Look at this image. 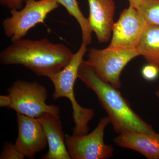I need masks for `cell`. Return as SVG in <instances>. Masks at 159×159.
Returning <instances> with one entry per match:
<instances>
[{
	"label": "cell",
	"mask_w": 159,
	"mask_h": 159,
	"mask_svg": "<svg viewBox=\"0 0 159 159\" xmlns=\"http://www.w3.org/2000/svg\"><path fill=\"white\" fill-rule=\"evenodd\" d=\"M137 48L148 64L159 69V26L148 25Z\"/></svg>",
	"instance_id": "13"
},
{
	"label": "cell",
	"mask_w": 159,
	"mask_h": 159,
	"mask_svg": "<svg viewBox=\"0 0 159 159\" xmlns=\"http://www.w3.org/2000/svg\"><path fill=\"white\" fill-rule=\"evenodd\" d=\"M147 25L146 20L138 9L129 6L122 11L114 24L110 45L137 48Z\"/></svg>",
	"instance_id": "8"
},
{
	"label": "cell",
	"mask_w": 159,
	"mask_h": 159,
	"mask_svg": "<svg viewBox=\"0 0 159 159\" xmlns=\"http://www.w3.org/2000/svg\"><path fill=\"white\" fill-rule=\"evenodd\" d=\"M18 135L15 145L20 151L30 159L42 151L48 145V140L38 118L16 113Z\"/></svg>",
	"instance_id": "9"
},
{
	"label": "cell",
	"mask_w": 159,
	"mask_h": 159,
	"mask_svg": "<svg viewBox=\"0 0 159 159\" xmlns=\"http://www.w3.org/2000/svg\"><path fill=\"white\" fill-rule=\"evenodd\" d=\"M122 148L138 152L148 159H159V134L129 131L119 134L114 139Z\"/></svg>",
	"instance_id": "12"
},
{
	"label": "cell",
	"mask_w": 159,
	"mask_h": 159,
	"mask_svg": "<svg viewBox=\"0 0 159 159\" xmlns=\"http://www.w3.org/2000/svg\"><path fill=\"white\" fill-rule=\"evenodd\" d=\"M111 123L108 116L100 119L90 134L81 136L66 134L65 143L71 159H107L113 157L114 148L104 142L106 127Z\"/></svg>",
	"instance_id": "7"
},
{
	"label": "cell",
	"mask_w": 159,
	"mask_h": 159,
	"mask_svg": "<svg viewBox=\"0 0 159 159\" xmlns=\"http://www.w3.org/2000/svg\"><path fill=\"white\" fill-rule=\"evenodd\" d=\"M60 5H62L69 14L73 16L79 24L82 32V43L88 46L92 42L93 32L89 24L88 19L83 14L80 9L77 0H57Z\"/></svg>",
	"instance_id": "14"
},
{
	"label": "cell",
	"mask_w": 159,
	"mask_h": 159,
	"mask_svg": "<svg viewBox=\"0 0 159 159\" xmlns=\"http://www.w3.org/2000/svg\"><path fill=\"white\" fill-rule=\"evenodd\" d=\"M11 104V99L9 95L0 96V107H6L9 108Z\"/></svg>",
	"instance_id": "19"
},
{
	"label": "cell",
	"mask_w": 159,
	"mask_h": 159,
	"mask_svg": "<svg viewBox=\"0 0 159 159\" xmlns=\"http://www.w3.org/2000/svg\"><path fill=\"white\" fill-rule=\"evenodd\" d=\"M146 0H129V6L138 9Z\"/></svg>",
	"instance_id": "20"
},
{
	"label": "cell",
	"mask_w": 159,
	"mask_h": 159,
	"mask_svg": "<svg viewBox=\"0 0 159 159\" xmlns=\"http://www.w3.org/2000/svg\"><path fill=\"white\" fill-rule=\"evenodd\" d=\"M70 49L48 39H21L12 42L0 53L4 65H22L39 77H49L59 72L73 58Z\"/></svg>",
	"instance_id": "1"
},
{
	"label": "cell",
	"mask_w": 159,
	"mask_h": 159,
	"mask_svg": "<svg viewBox=\"0 0 159 159\" xmlns=\"http://www.w3.org/2000/svg\"><path fill=\"white\" fill-rule=\"evenodd\" d=\"M38 119L42 125L48 146V151L42 159H71L65 143L60 117L45 113Z\"/></svg>",
	"instance_id": "11"
},
{
	"label": "cell",
	"mask_w": 159,
	"mask_h": 159,
	"mask_svg": "<svg viewBox=\"0 0 159 159\" xmlns=\"http://www.w3.org/2000/svg\"><path fill=\"white\" fill-rule=\"evenodd\" d=\"M138 9L148 25L159 26V0H146Z\"/></svg>",
	"instance_id": "15"
},
{
	"label": "cell",
	"mask_w": 159,
	"mask_h": 159,
	"mask_svg": "<svg viewBox=\"0 0 159 159\" xmlns=\"http://www.w3.org/2000/svg\"><path fill=\"white\" fill-rule=\"evenodd\" d=\"M139 55L137 48L109 45L102 50L90 49L88 60L84 61L100 79L119 89L122 86L120 75L122 70L131 60Z\"/></svg>",
	"instance_id": "5"
},
{
	"label": "cell",
	"mask_w": 159,
	"mask_h": 159,
	"mask_svg": "<svg viewBox=\"0 0 159 159\" xmlns=\"http://www.w3.org/2000/svg\"><path fill=\"white\" fill-rule=\"evenodd\" d=\"M25 155L18 149L11 142H6L0 154V159H24Z\"/></svg>",
	"instance_id": "16"
},
{
	"label": "cell",
	"mask_w": 159,
	"mask_h": 159,
	"mask_svg": "<svg viewBox=\"0 0 159 159\" xmlns=\"http://www.w3.org/2000/svg\"><path fill=\"white\" fill-rule=\"evenodd\" d=\"M90 27L100 43L110 39L114 24L116 5L114 0H87Z\"/></svg>",
	"instance_id": "10"
},
{
	"label": "cell",
	"mask_w": 159,
	"mask_h": 159,
	"mask_svg": "<svg viewBox=\"0 0 159 159\" xmlns=\"http://www.w3.org/2000/svg\"><path fill=\"white\" fill-rule=\"evenodd\" d=\"M11 99L9 108L33 118H38L45 113L60 117V108L57 106L48 105V91L45 87L37 81L29 82L18 80L8 89Z\"/></svg>",
	"instance_id": "4"
},
{
	"label": "cell",
	"mask_w": 159,
	"mask_h": 159,
	"mask_svg": "<svg viewBox=\"0 0 159 159\" xmlns=\"http://www.w3.org/2000/svg\"><path fill=\"white\" fill-rule=\"evenodd\" d=\"M155 94V96H156L157 98L159 99V88L156 91Z\"/></svg>",
	"instance_id": "21"
},
{
	"label": "cell",
	"mask_w": 159,
	"mask_h": 159,
	"mask_svg": "<svg viewBox=\"0 0 159 159\" xmlns=\"http://www.w3.org/2000/svg\"><path fill=\"white\" fill-rule=\"evenodd\" d=\"M78 78L97 95L106 111L115 131L122 134L129 131L152 133L155 131L133 111L118 89L103 81L93 69L83 60L78 70Z\"/></svg>",
	"instance_id": "2"
},
{
	"label": "cell",
	"mask_w": 159,
	"mask_h": 159,
	"mask_svg": "<svg viewBox=\"0 0 159 159\" xmlns=\"http://www.w3.org/2000/svg\"><path fill=\"white\" fill-rule=\"evenodd\" d=\"M60 6L57 0H27L23 8L10 10L11 16L3 20L4 34L11 42L24 38L30 29L44 23L48 15Z\"/></svg>",
	"instance_id": "6"
},
{
	"label": "cell",
	"mask_w": 159,
	"mask_h": 159,
	"mask_svg": "<svg viewBox=\"0 0 159 159\" xmlns=\"http://www.w3.org/2000/svg\"><path fill=\"white\" fill-rule=\"evenodd\" d=\"M27 0H0V4L9 10H20L23 8V4Z\"/></svg>",
	"instance_id": "18"
},
{
	"label": "cell",
	"mask_w": 159,
	"mask_h": 159,
	"mask_svg": "<svg viewBox=\"0 0 159 159\" xmlns=\"http://www.w3.org/2000/svg\"><path fill=\"white\" fill-rule=\"evenodd\" d=\"M87 46L81 43L78 51L74 54L70 62L62 70L48 77L54 85L53 98L57 99L62 97L70 101L73 109V118L75 126L73 135L81 136L88 134V124L94 116V111L90 108H84L75 98L74 86L78 78L80 66L83 61V57L88 49Z\"/></svg>",
	"instance_id": "3"
},
{
	"label": "cell",
	"mask_w": 159,
	"mask_h": 159,
	"mask_svg": "<svg viewBox=\"0 0 159 159\" xmlns=\"http://www.w3.org/2000/svg\"><path fill=\"white\" fill-rule=\"evenodd\" d=\"M142 77L146 80L153 81L159 76V69L155 66L148 63L142 68Z\"/></svg>",
	"instance_id": "17"
}]
</instances>
